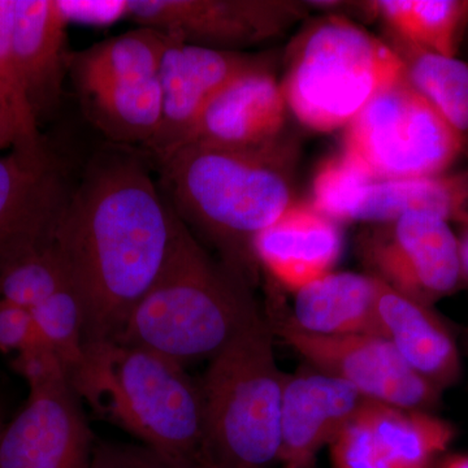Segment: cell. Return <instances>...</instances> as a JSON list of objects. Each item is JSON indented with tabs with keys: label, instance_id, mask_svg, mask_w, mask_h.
<instances>
[{
	"label": "cell",
	"instance_id": "30bf717a",
	"mask_svg": "<svg viewBox=\"0 0 468 468\" xmlns=\"http://www.w3.org/2000/svg\"><path fill=\"white\" fill-rule=\"evenodd\" d=\"M267 319L273 335L310 366L346 381L368 401L421 411L440 401L441 392L410 367L383 335L307 334L280 310Z\"/></svg>",
	"mask_w": 468,
	"mask_h": 468
},
{
	"label": "cell",
	"instance_id": "2e32d148",
	"mask_svg": "<svg viewBox=\"0 0 468 468\" xmlns=\"http://www.w3.org/2000/svg\"><path fill=\"white\" fill-rule=\"evenodd\" d=\"M286 107L282 84L267 58L236 77L208 101L180 147L254 149L275 143L284 135Z\"/></svg>",
	"mask_w": 468,
	"mask_h": 468
},
{
	"label": "cell",
	"instance_id": "1f68e13d",
	"mask_svg": "<svg viewBox=\"0 0 468 468\" xmlns=\"http://www.w3.org/2000/svg\"><path fill=\"white\" fill-rule=\"evenodd\" d=\"M45 343L29 310L0 300V351L7 354Z\"/></svg>",
	"mask_w": 468,
	"mask_h": 468
},
{
	"label": "cell",
	"instance_id": "f35d334b",
	"mask_svg": "<svg viewBox=\"0 0 468 468\" xmlns=\"http://www.w3.org/2000/svg\"><path fill=\"white\" fill-rule=\"evenodd\" d=\"M0 427H2V424H0Z\"/></svg>",
	"mask_w": 468,
	"mask_h": 468
},
{
	"label": "cell",
	"instance_id": "d590c367",
	"mask_svg": "<svg viewBox=\"0 0 468 468\" xmlns=\"http://www.w3.org/2000/svg\"><path fill=\"white\" fill-rule=\"evenodd\" d=\"M440 468H468V455H452L442 462Z\"/></svg>",
	"mask_w": 468,
	"mask_h": 468
},
{
	"label": "cell",
	"instance_id": "4dcf8cb0",
	"mask_svg": "<svg viewBox=\"0 0 468 468\" xmlns=\"http://www.w3.org/2000/svg\"><path fill=\"white\" fill-rule=\"evenodd\" d=\"M90 468H193L144 445L101 442L92 449Z\"/></svg>",
	"mask_w": 468,
	"mask_h": 468
},
{
	"label": "cell",
	"instance_id": "7a4b0ae2",
	"mask_svg": "<svg viewBox=\"0 0 468 468\" xmlns=\"http://www.w3.org/2000/svg\"><path fill=\"white\" fill-rule=\"evenodd\" d=\"M297 146L282 135L254 149L187 144L154 162L163 196L218 260L258 282L254 239L291 207Z\"/></svg>",
	"mask_w": 468,
	"mask_h": 468
},
{
	"label": "cell",
	"instance_id": "3957f363",
	"mask_svg": "<svg viewBox=\"0 0 468 468\" xmlns=\"http://www.w3.org/2000/svg\"><path fill=\"white\" fill-rule=\"evenodd\" d=\"M252 285L181 227L155 284L129 314L116 343L181 366L214 358L261 311Z\"/></svg>",
	"mask_w": 468,
	"mask_h": 468
},
{
	"label": "cell",
	"instance_id": "4fadbf2b",
	"mask_svg": "<svg viewBox=\"0 0 468 468\" xmlns=\"http://www.w3.org/2000/svg\"><path fill=\"white\" fill-rule=\"evenodd\" d=\"M267 58L202 48L168 37L158 72L162 120L158 133L144 153L158 162L177 150L208 101L236 77Z\"/></svg>",
	"mask_w": 468,
	"mask_h": 468
},
{
	"label": "cell",
	"instance_id": "7402d4cb",
	"mask_svg": "<svg viewBox=\"0 0 468 468\" xmlns=\"http://www.w3.org/2000/svg\"><path fill=\"white\" fill-rule=\"evenodd\" d=\"M362 415L394 468H431L455 436L449 421L421 410L367 401Z\"/></svg>",
	"mask_w": 468,
	"mask_h": 468
},
{
	"label": "cell",
	"instance_id": "ab89813d",
	"mask_svg": "<svg viewBox=\"0 0 468 468\" xmlns=\"http://www.w3.org/2000/svg\"><path fill=\"white\" fill-rule=\"evenodd\" d=\"M2 427H3V426H2ZM2 427H0V428H2Z\"/></svg>",
	"mask_w": 468,
	"mask_h": 468
},
{
	"label": "cell",
	"instance_id": "603a6c76",
	"mask_svg": "<svg viewBox=\"0 0 468 468\" xmlns=\"http://www.w3.org/2000/svg\"><path fill=\"white\" fill-rule=\"evenodd\" d=\"M371 17L383 20L392 38L420 50L457 58L468 26V0H378Z\"/></svg>",
	"mask_w": 468,
	"mask_h": 468
},
{
	"label": "cell",
	"instance_id": "8fae6325",
	"mask_svg": "<svg viewBox=\"0 0 468 468\" xmlns=\"http://www.w3.org/2000/svg\"><path fill=\"white\" fill-rule=\"evenodd\" d=\"M309 9L291 0H128V17L138 27L236 52L282 36Z\"/></svg>",
	"mask_w": 468,
	"mask_h": 468
},
{
	"label": "cell",
	"instance_id": "484cf974",
	"mask_svg": "<svg viewBox=\"0 0 468 468\" xmlns=\"http://www.w3.org/2000/svg\"><path fill=\"white\" fill-rule=\"evenodd\" d=\"M70 286L69 276L54 245L24 258L0 275V300L27 310Z\"/></svg>",
	"mask_w": 468,
	"mask_h": 468
},
{
	"label": "cell",
	"instance_id": "ffe728a7",
	"mask_svg": "<svg viewBox=\"0 0 468 468\" xmlns=\"http://www.w3.org/2000/svg\"><path fill=\"white\" fill-rule=\"evenodd\" d=\"M377 277L331 272L295 292L292 325L320 335H381Z\"/></svg>",
	"mask_w": 468,
	"mask_h": 468
},
{
	"label": "cell",
	"instance_id": "e0dca14e",
	"mask_svg": "<svg viewBox=\"0 0 468 468\" xmlns=\"http://www.w3.org/2000/svg\"><path fill=\"white\" fill-rule=\"evenodd\" d=\"M343 224L311 202H294L254 239L258 266L292 292L334 272L344 249Z\"/></svg>",
	"mask_w": 468,
	"mask_h": 468
},
{
	"label": "cell",
	"instance_id": "9a60e30c",
	"mask_svg": "<svg viewBox=\"0 0 468 468\" xmlns=\"http://www.w3.org/2000/svg\"><path fill=\"white\" fill-rule=\"evenodd\" d=\"M368 399L346 381L309 366L286 375L282 402V468H311Z\"/></svg>",
	"mask_w": 468,
	"mask_h": 468
},
{
	"label": "cell",
	"instance_id": "9c48e42d",
	"mask_svg": "<svg viewBox=\"0 0 468 468\" xmlns=\"http://www.w3.org/2000/svg\"><path fill=\"white\" fill-rule=\"evenodd\" d=\"M359 254L369 275L427 306L463 282L457 234L451 223L428 212L410 211L374 224L360 236Z\"/></svg>",
	"mask_w": 468,
	"mask_h": 468
},
{
	"label": "cell",
	"instance_id": "d4e9b609",
	"mask_svg": "<svg viewBox=\"0 0 468 468\" xmlns=\"http://www.w3.org/2000/svg\"><path fill=\"white\" fill-rule=\"evenodd\" d=\"M410 85L426 98L446 122L468 135V61L420 50L392 38Z\"/></svg>",
	"mask_w": 468,
	"mask_h": 468
},
{
	"label": "cell",
	"instance_id": "52a82bcc",
	"mask_svg": "<svg viewBox=\"0 0 468 468\" xmlns=\"http://www.w3.org/2000/svg\"><path fill=\"white\" fill-rule=\"evenodd\" d=\"M343 151L374 177L401 180L449 171L463 138L403 75L351 120Z\"/></svg>",
	"mask_w": 468,
	"mask_h": 468
},
{
	"label": "cell",
	"instance_id": "ac0fdd59",
	"mask_svg": "<svg viewBox=\"0 0 468 468\" xmlns=\"http://www.w3.org/2000/svg\"><path fill=\"white\" fill-rule=\"evenodd\" d=\"M57 0H15L14 50L37 125L60 109L72 51Z\"/></svg>",
	"mask_w": 468,
	"mask_h": 468
},
{
	"label": "cell",
	"instance_id": "e575fe53",
	"mask_svg": "<svg viewBox=\"0 0 468 468\" xmlns=\"http://www.w3.org/2000/svg\"><path fill=\"white\" fill-rule=\"evenodd\" d=\"M458 246H460L462 280L468 285V226L462 227L458 236Z\"/></svg>",
	"mask_w": 468,
	"mask_h": 468
},
{
	"label": "cell",
	"instance_id": "74e56055",
	"mask_svg": "<svg viewBox=\"0 0 468 468\" xmlns=\"http://www.w3.org/2000/svg\"><path fill=\"white\" fill-rule=\"evenodd\" d=\"M464 41H468V26L466 30V36H464Z\"/></svg>",
	"mask_w": 468,
	"mask_h": 468
},
{
	"label": "cell",
	"instance_id": "277c9868",
	"mask_svg": "<svg viewBox=\"0 0 468 468\" xmlns=\"http://www.w3.org/2000/svg\"><path fill=\"white\" fill-rule=\"evenodd\" d=\"M79 399L143 445L193 468H203L202 393L184 366L116 341L85 344L69 375Z\"/></svg>",
	"mask_w": 468,
	"mask_h": 468
},
{
	"label": "cell",
	"instance_id": "5b68a950",
	"mask_svg": "<svg viewBox=\"0 0 468 468\" xmlns=\"http://www.w3.org/2000/svg\"><path fill=\"white\" fill-rule=\"evenodd\" d=\"M272 335L270 322L260 314L211 359L199 383L203 468L279 463L286 374L277 367Z\"/></svg>",
	"mask_w": 468,
	"mask_h": 468
},
{
	"label": "cell",
	"instance_id": "44dd1931",
	"mask_svg": "<svg viewBox=\"0 0 468 468\" xmlns=\"http://www.w3.org/2000/svg\"><path fill=\"white\" fill-rule=\"evenodd\" d=\"M82 109L110 144L146 150L162 120L158 77L122 80L77 89Z\"/></svg>",
	"mask_w": 468,
	"mask_h": 468
},
{
	"label": "cell",
	"instance_id": "ba28073f",
	"mask_svg": "<svg viewBox=\"0 0 468 468\" xmlns=\"http://www.w3.org/2000/svg\"><path fill=\"white\" fill-rule=\"evenodd\" d=\"M314 207L340 224L389 223L410 211L468 226V169L387 180L368 174L341 151L320 165L313 180Z\"/></svg>",
	"mask_w": 468,
	"mask_h": 468
},
{
	"label": "cell",
	"instance_id": "f546056e",
	"mask_svg": "<svg viewBox=\"0 0 468 468\" xmlns=\"http://www.w3.org/2000/svg\"><path fill=\"white\" fill-rule=\"evenodd\" d=\"M12 368L26 378L30 390L46 389L69 383V375L57 351L42 343L17 353Z\"/></svg>",
	"mask_w": 468,
	"mask_h": 468
},
{
	"label": "cell",
	"instance_id": "f1b7e54d",
	"mask_svg": "<svg viewBox=\"0 0 468 468\" xmlns=\"http://www.w3.org/2000/svg\"><path fill=\"white\" fill-rule=\"evenodd\" d=\"M329 451L332 468H394L372 439L362 410L335 437Z\"/></svg>",
	"mask_w": 468,
	"mask_h": 468
},
{
	"label": "cell",
	"instance_id": "6da1fadb",
	"mask_svg": "<svg viewBox=\"0 0 468 468\" xmlns=\"http://www.w3.org/2000/svg\"><path fill=\"white\" fill-rule=\"evenodd\" d=\"M151 163L144 150L110 144L73 184L58 220L52 245L81 302L85 344L116 340L183 227Z\"/></svg>",
	"mask_w": 468,
	"mask_h": 468
},
{
	"label": "cell",
	"instance_id": "cb8c5ba5",
	"mask_svg": "<svg viewBox=\"0 0 468 468\" xmlns=\"http://www.w3.org/2000/svg\"><path fill=\"white\" fill-rule=\"evenodd\" d=\"M167 41L165 34L138 27L88 50L72 52L69 76L77 89L122 80L154 79L158 77Z\"/></svg>",
	"mask_w": 468,
	"mask_h": 468
},
{
	"label": "cell",
	"instance_id": "d6a6232c",
	"mask_svg": "<svg viewBox=\"0 0 468 468\" xmlns=\"http://www.w3.org/2000/svg\"><path fill=\"white\" fill-rule=\"evenodd\" d=\"M57 5L68 26L104 27L128 17V0H57Z\"/></svg>",
	"mask_w": 468,
	"mask_h": 468
},
{
	"label": "cell",
	"instance_id": "836d02e7",
	"mask_svg": "<svg viewBox=\"0 0 468 468\" xmlns=\"http://www.w3.org/2000/svg\"><path fill=\"white\" fill-rule=\"evenodd\" d=\"M18 143V131L15 117L0 97V151L12 149Z\"/></svg>",
	"mask_w": 468,
	"mask_h": 468
},
{
	"label": "cell",
	"instance_id": "7c38bea8",
	"mask_svg": "<svg viewBox=\"0 0 468 468\" xmlns=\"http://www.w3.org/2000/svg\"><path fill=\"white\" fill-rule=\"evenodd\" d=\"M72 187L48 140L0 156V275L52 245Z\"/></svg>",
	"mask_w": 468,
	"mask_h": 468
},
{
	"label": "cell",
	"instance_id": "83f0119b",
	"mask_svg": "<svg viewBox=\"0 0 468 468\" xmlns=\"http://www.w3.org/2000/svg\"><path fill=\"white\" fill-rule=\"evenodd\" d=\"M15 0H0V97L15 117L18 131L16 146L38 147L45 144L37 125L14 50ZM15 147V146H14Z\"/></svg>",
	"mask_w": 468,
	"mask_h": 468
},
{
	"label": "cell",
	"instance_id": "d6986e66",
	"mask_svg": "<svg viewBox=\"0 0 468 468\" xmlns=\"http://www.w3.org/2000/svg\"><path fill=\"white\" fill-rule=\"evenodd\" d=\"M377 309L381 335L410 367L440 392L457 383L460 351L451 329L432 307L380 282Z\"/></svg>",
	"mask_w": 468,
	"mask_h": 468
},
{
	"label": "cell",
	"instance_id": "4316f807",
	"mask_svg": "<svg viewBox=\"0 0 468 468\" xmlns=\"http://www.w3.org/2000/svg\"><path fill=\"white\" fill-rule=\"evenodd\" d=\"M43 341L57 351L68 375L84 356L85 316L81 302L72 286L61 289L30 310Z\"/></svg>",
	"mask_w": 468,
	"mask_h": 468
},
{
	"label": "cell",
	"instance_id": "8992f818",
	"mask_svg": "<svg viewBox=\"0 0 468 468\" xmlns=\"http://www.w3.org/2000/svg\"><path fill=\"white\" fill-rule=\"evenodd\" d=\"M291 48L282 85L286 106L322 133L346 128L405 75L392 46L338 15L311 24Z\"/></svg>",
	"mask_w": 468,
	"mask_h": 468
},
{
	"label": "cell",
	"instance_id": "5bb4252c",
	"mask_svg": "<svg viewBox=\"0 0 468 468\" xmlns=\"http://www.w3.org/2000/svg\"><path fill=\"white\" fill-rule=\"evenodd\" d=\"M70 383L30 390L0 428V468H90L92 436Z\"/></svg>",
	"mask_w": 468,
	"mask_h": 468
},
{
	"label": "cell",
	"instance_id": "8d00e7d4",
	"mask_svg": "<svg viewBox=\"0 0 468 468\" xmlns=\"http://www.w3.org/2000/svg\"><path fill=\"white\" fill-rule=\"evenodd\" d=\"M462 154H464L468 158V135L463 138V153Z\"/></svg>",
	"mask_w": 468,
	"mask_h": 468
}]
</instances>
